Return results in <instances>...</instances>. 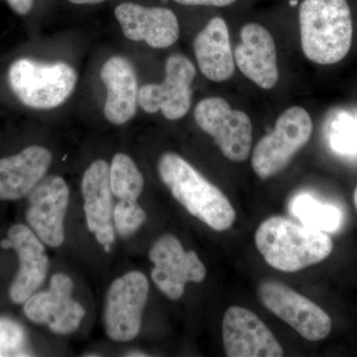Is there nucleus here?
<instances>
[{"mask_svg": "<svg viewBox=\"0 0 357 357\" xmlns=\"http://www.w3.org/2000/svg\"><path fill=\"white\" fill-rule=\"evenodd\" d=\"M255 245L269 266L288 273L324 261L333 250L332 237L326 232L280 215L259 225Z\"/></svg>", "mask_w": 357, "mask_h": 357, "instance_id": "f257e3e1", "label": "nucleus"}, {"mask_svg": "<svg viewBox=\"0 0 357 357\" xmlns=\"http://www.w3.org/2000/svg\"><path fill=\"white\" fill-rule=\"evenodd\" d=\"M160 178L174 198L215 231L234 225L236 213L227 197L180 155L167 152L158 162Z\"/></svg>", "mask_w": 357, "mask_h": 357, "instance_id": "f03ea898", "label": "nucleus"}, {"mask_svg": "<svg viewBox=\"0 0 357 357\" xmlns=\"http://www.w3.org/2000/svg\"><path fill=\"white\" fill-rule=\"evenodd\" d=\"M301 46L319 65H333L351 50L354 25L347 0H304L299 10Z\"/></svg>", "mask_w": 357, "mask_h": 357, "instance_id": "7ed1b4c3", "label": "nucleus"}, {"mask_svg": "<svg viewBox=\"0 0 357 357\" xmlns=\"http://www.w3.org/2000/svg\"><path fill=\"white\" fill-rule=\"evenodd\" d=\"M14 95L32 109H56L69 100L77 83L76 70L65 62L45 63L20 58L9 67Z\"/></svg>", "mask_w": 357, "mask_h": 357, "instance_id": "20e7f679", "label": "nucleus"}, {"mask_svg": "<svg viewBox=\"0 0 357 357\" xmlns=\"http://www.w3.org/2000/svg\"><path fill=\"white\" fill-rule=\"evenodd\" d=\"M312 131V119L306 109L293 107L285 110L273 131L256 144L251 159L256 175L267 180L280 173L309 142Z\"/></svg>", "mask_w": 357, "mask_h": 357, "instance_id": "39448f33", "label": "nucleus"}, {"mask_svg": "<svg viewBox=\"0 0 357 357\" xmlns=\"http://www.w3.org/2000/svg\"><path fill=\"white\" fill-rule=\"evenodd\" d=\"M199 128L213 137L220 152L230 161L248 158L252 145V123L245 112L232 109L222 98H204L194 110Z\"/></svg>", "mask_w": 357, "mask_h": 357, "instance_id": "423d86ee", "label": "nucleus"}, {"mask_svg": "<svg viewBox=\"0 0 357 357\" xmlns=\"http://www.w3.org/2000/svg\"><path fill=\"white\" fill-rule=\"evenodd\" d=\"M149 282L142 272L131 271L112 282L105 301V333L114 342H130L140 332Z\"/></svg>", "mask_w": 357, "mask_h": 357, "instance_id": "0eeeda50", "label": "nucleus"}, {"mask_svg": "<svg viewBox=\"0 0 357 357\" xmlns=\"http://www.w3.org/2000/svg\"><path fill=\"white\" fill-rule=\"evenodd\" d=\"M258 293L262 304L301 337L319 342L330 335L333 326L330 316L293 289L279 282L266 281L261 283Z\"/></svg>", "mask_w": 357, "mask_h": 357, "instance_id": "6e6552de", "label": "nucleus"}, {"mask_svg": "<svg viewBox=\"0 0 357 357\" xmlns=\"http://www.w3.org/2000/svg\"><path fill=\"white\" fill-rule=\"evenodd\" d=\"M197 70L183 54L167 59L165 79L161 84H147L139 89L138 105L147 114L161 112L169 121L182 119L192 103V84Z\"/></svg>", "mask_w": 357, "mask_h": 357, "instance_id": "1a4fd4ad", "label": "nucleus"}, {"mask_svg": "<svg viewBox=\"0 0 357 357\" xmlns=\"http://www.w3.org/2000/svg\"><path fill=\"white\" fill-rule=\"evenodd\" d=\"M155 265L151 277L155 285L169 299L177 301L184 295L189 282L201 283L206 277V269L195 251H185L177 237L164 234L149 251Z\"/></svg>", "mask_w": 357, "mask_h": 357, "instance_id": "9d476101", "label": "nucleus"}, {"mask_svg": "<svg viewBox=\"0 0 357 357\" xmlns=\"http://www.w3.org/2000/svg\"><path fill=\"white\" fill-rule=\"evenodd\" d=\"M26 220L30 229L52 248L65 241V217L69 204L70 191L60 176L44 177L28 195Z\"/></svg>", "mask_w": 357, "mask_h": 357, "instance_id": "9b49d317", "label": "nucleus"}, {"mask_svg": "<svg viewBox=\"0 0 357 357\" xmlns=\"http://www.w3.org/2000/svg\"><path fill=\"white\" fill-rule=\"evenodd\" d=\"M74 283L68 275L57 273L51 278L50 288L35 293L24 303L25 316L39 325H46L58 335H69L79 328L84 309L73 299Z\"/></svg>", "mask_w": 357, "mask_h": 357, "instance_id": "f8f14e48", "label": "nucleus"}, {"mask_svg": "<svg viewBox=\"0 0 357 357\" xmlns=\"http://www.w3.org/2000/svg\"><path fill=\"white\" fill-rule=\"evenodd\" d=\"M222 340L229 357H281L284 349L255 312L231 306L222 319Z\"/></svg>", "mask_w": 357, "mask_h": 357, "instance_id": "ddd939ff", "label": "nucleus"}, {"mask_svg": "<svg viewBox=\"0 0 357 357\" xmlns=\"http://www.w3.org/2000/svg\"><path fill=\"white\" fill-rule=\"evenodd\" d=\"M2 248H13L20 258V269L9 289L15 304H24L36 293L48 274L50 261L44 244L30 227L17 223L9 229Z\"/></svg>", "mask_w": 357, "mask_h": 357, "instance_id": "4468645a", "label": "nucleus"}, {"mask_svg": "<svg viewBox=\"0 0 357 357\" xmlns=\"http://www.w3.org/2000/svg\"><path fill=\"white\" fill-rule=\"evenodd\" d=\"M114 15L126 38L145 42L152 48H168L180 36L177 16L166 7H146L123 2L116 6Z\"/></svg>", "mask_w": 357, "mask_h": 357, "instance_id": "2eb2a0df", "label": "nucleus"}, {"mask_svg": "<svg viewBox=\"0 0 357 357\" xmlns=\"http://www.w3.org/2000/svg\"><path fill=\"white\" fill-rule=\"evenodd\" d=\"M84 211L89 231L109 252L115 241L112 225V192L109 166L105 160H96L84 171L82 180Z\"/></svg>", "mask_w": 357, "mask_h": 357, "instance_id": "dca6fc26", "label": "nucleus"}, {"mask_svg": "<svg viewBox=\"0 0 357 357\" xmlns=\"http://www.w3.org/2000/svg\"><path fill=\"white\" fill-rule=\"evenodd\" d=\"M241 43L234 50V62L244 76L259 88L271 89L279 79L276 45L271 33L258 23L241 28Z\"/></svg>", "mask_w": 357, "mask_h": 357, "instance_id": "f3484780", "label": "nucleus"}, {"mask_svg": "<svg viewBox=\"0 0 357 357\" xmlns=\"http://www.w3.org/2000/svg\"><path fill=\"white\" fill-rule=\"evenodd\" d=\"M100 79L107 89L105 119L114 126H122L135 116L137 112V76L132 63L122 56L109 58L100 70Z\"/></svg>", "mask_w": 357, "mask_h": 357, "instance_id": "a211bd4d", "label": "nucleus"}, {"mask_svg": "<svg viewBox=\"0 0 357 357\" xmlns=\"http://www.w3.org/2000/svg\"><path fill=\"white\" fill-rule=\"evenodd\" d=\"M53 155L33 145L0 159V201H16L31 192L50 168Z\"/></svg>", "mask_w": 357, "mask_h": 357, "instance_id": "6ab92c4d", "label": "nucleus"}, {"mask_svg": "<svg viewBox=\"0 0 357 357\" xmlns=\"http://www.w3.org/2000/svg\"><path fill=\"white\" fill-rule=\"evenodd\" d=\"M194 52L202 74L210 81L220 83L234 74L236 62L229 28L222 17H213L198 33L194 41Z\"/></svg>", "mask_w": 357, "mask_h": 357, "instance_id": "aec40b11", "label": "nucleus"}, {"mask_svg": "<svg viewBox=\"0 0 357 357\" xmlns=\"http://www.w3.org/2000/svg\"><path fill=\"white\" fill-rule=\"evenodd\" d=\"M291 213L307 227L333 234L342 227L344 215L340 208L325 203L307 192L296 195L289 204Z\"/></svg>", "mask_w": 357, "mask_h": 357, "instance_id": "412c9836", "label": "nucleus"}, {"mask_svg": "<svg viewBox=\"0 0 357 357\" xmlns=\"http://www.w3.org/2000/svg\"><path fill=\"white\" fill-rule=\"evenodd\" d=\"M110 189L121 199L137 201L144 189V178L128 155L115 154L109 167Z\"/></svg>", "mask_w": 357, "mask_h": 357, "instance_id": "4be33fe9", "label": "nucleus"}, {"mask_svg": "<svg viewBox=\"0 0 357 357\" xmlns=\"http://www.w3.org/2000/svg\"><path fill=\"white\" fill-rule=\"evenodd\" d=\"M328 144L335 153L344 157L357 156V112L335 110L326 124Z\"/></svg>", "mask_w": 357, "mask_h": 357, "instance_id": "5701e85b", "label": "nucleus"}, {"mask_svg": "<svg viewBox=\"0 0 357 357\" xmlns=\"http://www.w3.org/2000/svg\"><path fill=\"white\" fill-rule=\"evenodd\" d=\"M114 229L119 236H132L146 222L147 215L137 201L121 199L114 210Z\"/></svg>", "mask_w": 357, "mask_h": 357, "instance_id": "b1692460", "label": "nucleus"}, {"mask_svg": "<svg viewBox=\"0 0 357 357\" xmlns=\"http://www.w3.org/2000/svg\"><path fill=\"white\" fill-rule=\"evenodd\" d=\"M30 356L24 328L13 319L0 318V357Z\"/></svg>", "mask_w": 357, "mask_h": 357, "instance_id": "393cba45", "label": "nucleus"}, {"mask_svg": "<svg viewBox=\"0 0 357 357\" xmlns=\"http://www.w3.org/2000/svg\"><path fill=\"white\" fill-rule=\"evenodd\" d=\"M174 1L182 6L225 7L234 3L236 0H174Z\"/></svg>", "mask_w": 357, "mask_h": 357, "instance_id": "a878e982", "label": "nucleus"}, {"mask_svg": "<svg viewBox=\"0 0 357 357\" xmlns=\"http://www.w3.org/2000/svg\"><path fill=\"white\" fill-rule=\"evenodd\" d=\"M14 13L20 15H26L31 11L33 0H6Z\"/></svg>", "mask_w": 357, "mask_h": 357, "instance_id": "bb28decb", "label": "nucleus"}, {"mask_svg": "<svg viewBox=\"0 0 357 357\" xmlns=\"http://www.w3.org/2000/svg\"><path fill=\"white\" fill-rule=\"evenodd\" d=\"M69 1L77 6H95V4L102 3L105 0H69Z\"/></svg>", "mask_w": 357, "mask_h": 357, "instance_id": "cd10ccee", "label": "nucleus"}, {"mask_svg": "<svg viewBox=\"0 0 357 357\" xmlns=\"http://www.w3.org/2000/svg\"><path fill=\"white\" fill-rule=\"evenodd\" d=\"M126 356L144 357V356H147V354H145L144 352L134 351L128 352V354H126Z\"/></svg>", "mask_w": 357, "mask_h": 357, "instance_id": "c85d7f7f", "label": "nucleus"}, {"mask_svg": "<svg viewBox=\"0 0 357 357\" xmlns=\"http://www.w3.org/2000/svg\"><path fill=\"white\" fill-rule=\"evenodd\" d=\"M354 206H356V208L357 210V185H356V190H354Z\"/></svg>", "mask_w": 357, "mask_h": 357, "instance_id": "c756f323", "label": "nucleus"}]
</instances>
